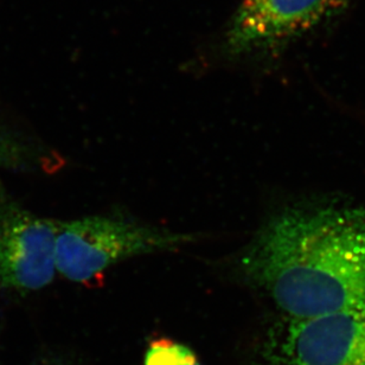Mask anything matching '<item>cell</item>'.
Here are the masks:
<instances>
[{
	"instance_id": "obj_1",
	"label": "cell",
	"mask_w": 365,
	"mask_h": 365,
	"mask_svg": "<svg viewBox=\"0 0 365 365\" xmlns=\"http://www.w3.org/2000/svg\"><path fill=\"white\" fill-rule=\"evenodd\" d=\"M237 269L291 319L365 305V207H286L257 230Z\"/></svg>"
},
{
	"instance_id": "obj_2",
	"label": "cell",
	"mask_w": 365,
	"mask_h": 365,
	"mask_svg": "<svg viewBox=\"0 0 365 365\" xmlns=\"http://www.w3.org/2000/svg\"><path fill=\"white\" fill-rule=\"evenodd\" d=\"M200 239L196 234L107 216L58 222L57 272L68 280L85 284L121 261L173 252Z\"/></svg>"
},
{
	"instance_id": "obj_3",
	"label": "cell",
	"mask_w": 365,
	"mask_h": 365,
	"mask_svg": "<svg viewBox=\"0 0 365 365\" xmlns=\"http://www.w3.org/2000/svg\"><path fill=\"white\" fill-rule=\"evenodd\" d=\"M57 225L23 207L0 180V291L26 294L53 282Z\"/></svg>"
},
{
	"instance_id": "obj_4",
	"label": "cell",
	"mask_w": 365,
	"mask_h": 365,
	"mask_svg": "<svg viewBox=\"0 0 365 365\" xmlns=\"http://www.w3.org/2000/svg\"><path fill=\"white\" fill-rule=\"evenodd\" d=\"M351 0H242L225 35L232 56L269 53L316 31Z\"/></svg>"
},
{
	"instance_id": "obj_5",
	"label": "cell",
	"mask_w": 365,
	"mask_h": 365,
	"mask_svg": "<svg viewBox=\"0 0 365 365\" xmlns=\"http://www.w3.org/2000/svg\"><path fill=\"white\" fill-rule=\"evenodd\" d=\"M269 365H365V305L289 320Z\"/></svg>"
},
{
	"instance_id": "obj_6",
	"label": "cell",
	"mask_w": 365,
	"mask_h": 365,
	"mask_svg": "<svg viewBox=\"0 0 365 365\" xmlns=\"http://www.w3.org/2000/svg\"><path fill=\"white\" fill-rule=\"evenodd\" d=\"M145 365H202L187 346L160 338L152 341L145 355Z\"/></svg>"
},
{
	"instance_id": "obj_7",
	"label": "cell",
	"mask_w": 365,
	"mask_h": 365,
	"mask_svg": "<svg viewBox=\"0 0 365 365\" xmlns=\"http://www.w3.org/2000/svg\"><path fill=\"white\" fill-rule=\"evenodd\" d=\"M28 146L18 139L10 130L0 127V168L1 169H17L26 164H31Z\"/></svg>"
},
{
	"instance_id": "obj_8",
	"label": "cell",
	"mask_w": 365,
	"mask_h": 365,
	"mask_svg": "<svg viewBox=\"0 0 365 365\" xmlns=\"http://www.w3.org/2000/svg\"><path fill=\"white\" fill-rule=\"evenodd\" d=\"M37 365H62V364H60V363H56V362H44V363H41V364H37Z\"/></svg>"
}]
</instances>
